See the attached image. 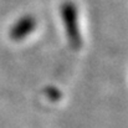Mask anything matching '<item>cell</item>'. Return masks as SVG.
I'll return each mask as SVG.
<instances>
[{"mask_svg": "<svg viewBox=\"0 0 128 128\" xmlns=\"http://www.w3.org/2000/svg\"><path fill=\"white\" fill-rule=\"evenodd\" d=\"M61 21L64 25V30L66 32V38L72 48L78 50L82 46V36L78 22V9L76 4L71 0H65L60 6Z\"/></svg>", "mask_w": 128, "mask_h": 128, "instance_id": "cell-1", "label": "cell"}, {"mask_svg": "<svg viewBox=\"0 0 128 128\" xmlns=\"http://www.w3.org/2000/svg\"><path fill=\"white\" fill-rule=\"evenodd\" d=\"M36 29V19L32 15H24L16 20L9 30V36L14 41H21L26 39Z\"/></svg>", "mask_w": 128, "mask_h": 128, "instance_id": "cell-2", "label": "cell"}, {"mask_svg": "<svg viewBox=\"0 0 128 128\" xmlns=\"http://www.w3.org/2000/svg\"><path fill=\"white\" fill-rule=\"evenodd\" d=\"M45 92H46L47 97L51 98V100H57V98H60V91H58L57 88H55V87H48V88L45 90Z\"/></svg>", "mask_w": 128, "mask_h": 128, "instance_id": "cell-3", "label": "cell"}]
</instances>
